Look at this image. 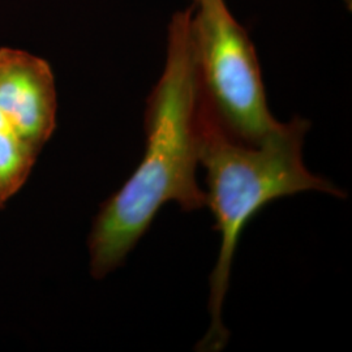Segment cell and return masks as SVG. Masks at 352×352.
Masks as SVG:
<instances>
[{
    "label": "cell",
    "mask_w": 352,
    "mask_h": 352,
    "mask_svg": "<svg viewBox=\"0 0 352 352\" xmlns=\"http://www.w3.org/2000/svg\"><path fill=\"white\" fill-rule=\"evenodd\" d=\"M50 65L29 52L0 50V208L25 184L56 126Z\"/></svg>",
    "instance_id": "cell-4"
},
{
    "label": "cell",
    "mask_w": 352,
    "mask_h": 352,
    "mask_svg": "<svg viewBox=\"0 0 352 352\" xmlns=\"http://www.w3.org/2000/svg\"><path fill=\"white\" fill-rule=\"evenodd\" d=\"M200 164L206 170V202L221 235V248L210 274V327L197 344L199 351L225 349L230 333L223 324V302L240 235L267 204L302 192H322L344 199L347 195L330 180L312 174L302 160L309 123L299 116L282 123L256 145L232 139L217 124L199 98Z\"/></svg>",
    "instance_id": "cell-2"
},
{
    "label": "cell",
    "mask_w": 352,
    "mask_h": 352,
    "mask_svg": "<svg viewBox=\"0 0 352 352\" xmlns=\"http://www.w3.org/2000/svg\"><path fill=\"white\" fill-rule=\"evenodd\" d=\"M190 17L177 12L170 23L164 74L148 98L144 157L94 219L88 247L96 279L123 264L166 204L183 212L206 206L196 177L201 138Z\"/></svg>",
    "instance_id": "cell-1"
},
{
    "label": "cell",
    "mask_w": 352,
    "mask_h": 352,
    "mask_svg": "<svg viewBox=\"0 0 352 352\" xmlns=\"http://www.w3.org/2000/svg\"><path fill=\"white\" fill-rule=\"evenodd\" d=\"M190 17L199 98L228 136L256 145L282 123L272 115L254 46L225 0H195Z\"/></svg>",
    "instance_id": "cell-3"
}]
</instances>
